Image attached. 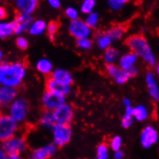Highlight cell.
Masks as SVG:
<instances>
[{"label": "cell", "instance_id": "6da1fadb", "mask_svg": "<svg viewBox=\"0 0 159 159\" xmlns=\"http://www.w3.org/2000/svg\"><path fill=\"white\" fill-rule=\"evenodd\" d=\"M27 66L22 61L0 64V86L17 89L26 75Z\"/></svg>", "mask_w": 159, "mask_h": 159}, {"label": "cell", "instance_id": "7a4b0ae2", "mask_svg": "<svg viewBox=\"0 0 159 159\" xmlns=\"http://www.w3.org/2000/svg\"><path fill=\"white\" fill-rule=\"evenodd\" d=\"M125 43L131 52L144 59L149 67H154L156 65V59L144 35L133 34L128 36L125 41Z\"/></svg>", "mask_w": 159, "mask_h": 159}, {"label": "cell", "instance_id": "3957f363", "mask_svg": "<svg viewBox=\"0 0 159 159\" xmlns=\"http://www.w3.org/2000/svg\"><path fill=\"white\" fill-rule=\"evenodd\" d=\"M29 103L23 98H17L13 103L8 107V115L12 117L16 123L20 124L25 120L29 113Z\"/></svg>", "mask_w": 159, "mask_h": 159}, {"label": "cell", "instance_id": "277c9868", "mask_svg": "<svg viewBox=\"0 0 159 159\" xmlns=\"http://www.w3.org/2000/svg\"><path fill=\"white\" fill-rule=\"evenodd\" d=\"M20 124L10 117L8 114L0 116V142L3 143L8 139L16 135Z\"/></svg>", "mask_w": 159, "mask_h": 159}, {"label": "cell", "instance_id": "5b68a950", "mask_svg": "<svg viewBox=\"0 0 159 159\" xmlns=\"http://www.w3.org/2000/svg\"><path fill=\"white\" fill-rule=\"evenodd\" d=\"M1 147L7 154H21L27 148V142L23 136L15 135L3 142Z\"/></svg>", "mask_w": 159, "mask_h": 159}, {"label": "cell", "instance_id": "8992f818", "mask_svg": "<svg viewBox=\"0 0 159 159\" xmlns=\"http://www.w3.org/2000/svg\"><path fill=\"white\" fill-rule=\"evenodd\" d=\"M65 101H66L65 96L49 91H45L42 98V104L44 111L54 112L55 110H57L58 108H60L62 105L66 103Z\"/></svg>", "mask_w": 159, "mask_h": 159}, {"label": "cell", "instance_id": "52a82bcc", "mask_svg": "<svg viewBox=\"0 0 159 159\" xmlns=\"http://www.w3.org/2000/svg\"><path fill=\"white\" fill-rule=\"evenodd\" d=\"M53 130V142L56 147H63L67 145L72 135V130L70 125L56 124L52 128Z\"/></svg>", "mask_w": 159, "mask_h": 159}, {"label": "cell", "instance_id": "ba28073f", "mask_svg": "<svg viewBox=\"0 0 159 159\" xmlns=\"http://www.w3.org/2000/svg\"><path fill=\"white\" fill-rule=\"evenodd\" d=\"M69 32L73 38H75L76 40H81L86 39L90 36L91 28L85 21L77 18L75 20H70L69 25Z\"/></svg>", "mask_w": 159, "mask_h": 159}, {"label": "cell", "instance_id": "9c48e42d", "mask_svg": "<svg viewBox=\"0 0 159 159\" xmlns=\"http://www.w3.org/2000/svg\"><path fill=\"white\" fill-rule=\"evenodd\" d=\"M56 123L61 125H70L73 119V110L70 104L65 103L53 112Z\"/></svg>", "mask_w": 159, "mask_h": 159}, {"label": "cell", "instance_id": "30bf717a", "mask_svg": "<svg viewBox=\"0 0 159 159\" xmlns=\"http://www.w3.org/2000/svg\"><path fill=\"white\" fill-rule=\"evenodd\" d=\"M15 22V35L20 36L25 31L29 30L31 24L33 23L32 15H22L17 14L14 20Z\"/></svg>", "mask_w": 159, "mask_h": 159}, {"label": "cell", "instance_id": "8fae6325", "mask_svg": "<svg viewBox=\"0 0 159 159\" xmlns=\"http://www.w3.org/2000/svg\"><path fill=\"white\" fill-rule=\"evenodd\" d=\"M17 96V89L6 86H0V106L9 107L18 98Z\"/></svg>", "mask_w": 159, "mask_h": 159}, {"label": "cell", "instance_id": "7c38bea8", "mask_svg": "<svg viewBox=\"0 0 159 159\" xmlns=\"http://www.w3.org/2000/svg\"><path fill=\"white\" fill-rule=\"evenodd\" d=\"M106 71L118 84H125L130 78L127 71L121 70L114 64H106Z\"/></svg>", "mask_w": 159, "mask_h": 159}, {"label": "cell", "instance_id": "4fadbf2b", "mask_svg": "<svg viewBox=\"0 0 159 159\" xmlns=\"http://www.w3.org/2000/svg\"><path fill=\"white\" fill-rule=\"evenodd\" d=\"M140 139H141L142 146L148 148L153 146L158 141V133L152 125H148L142 130Z\"/></svg>", "mask_w": 159, "mask_h": 159}, {"label": "cell", "instance_id": "5bb4252c", "mask_svg": "<svg viewBox=\"0 0 159 159\" xmlns=\"http://www.w3.org/2000/svg\"><path fill=\"white\" fill-rule=\"evenodd\" d=\"M39 2L37 0H16L15 6L17 10V14L32 15L38 8Z\"/></svg>", "mask_w": 159, "mask_h": 159}, {"label": "cell", "instance_id": "9a60e30c", "mask_svg": "<svg viewBox=\"0 0 159 159\" xmlns=\"http://www.w3.org/2000/svg\"><path fill=\"white\" fill-rule=\"evenodd\" d=\"M56 151V146L54 144L46 145L42 148L34 149L30 153L28 159H49Z\"/></svg>", "mask_w": 159, "mask_h": 159}, {"label": "cell", "instance_id": "2e32d148", "mask_svg": "<svg viewBox=\"0 0 159 159\" xmlns=\"http://www.w3.org/2000/svg\"><path fill=\"white\" fill-rule=\"evenodd\" d=\"M45 91L60 93V95L66 97L70 93V87L64 86L62 84L58 83L57 81H55L52 77L48 76L45 78Z\"/></svg>", "mask_w": 159, "mask_h": 159}, {"label": "cell", "instance_id": "e0dca14e", "mask_svg": "<svg viewBox=\"0 0 159 159\" xmlns=\"http://www.w3.org/2000/svg\"><path fill=\"white\" fill-rule=\"evenodd\" d=\"M50 77H52L55 81H57L58 83L62 84L64 86H69L70 87V85L73 83V78L71 76V74L68 71L62 69H57L54 71H52V73L49 75Z\"/></svg>", "mask_w": 159, "mask_h": 159}, {"label": "cell", "instance_id": "ac0fdd59", "mask_svg": "<svg viewBox=\"0 0 159 159\" xmlns=\"http://www.w3.org/2000/svg\"><path fill=\"white\" fill-rule=\"evenodd\" d=\"M146 82L147 86L148 89V93L151 97L153 99L159 100V88L157 86V83L155 80V77L153 75V73L151 71H148L146 74Z\"/></svg>", "mask_w": 159, "mask_h": 159}, {"label": "cell", "instance_id": "d6986e66", "mask_svg": "<svg viewBox=\"0 0 159 159\" xmlns=\"http://www.w3.org/2000/svg\"><path fill=\"white\" fill-rule=\"evenodd\" d=\"M137 61V55L133 52H129L123 55L120 59V68L124 70H128L134 67Z\"/></svg>", "mask_w": 159, "mask_h": 159}, {"label": "cell", "instance_id": "ffe728a7", "mask_svg": "<svg viewBox=\"0 0 159 159\" xmlns=\"http://www.w3.org/2000/svg\"><path fill=\"white\" fill-rule=\"evenodd\" d=\"M124 104L125 106V114L121 119V126L124 128H128L131 126L133 123V116H132V107L130 100L128 98L124 99Z\"/></svg>", "mask_w": 159, "mask_h": 159}, {"label": "cell", "instance_id": "44dd1931", "mask_svg": "<svg viewBox=\"0 0 159 159\" xmlns=\"http://www.w3.org/2000/svg\"><path fill=\"white\" fill-rule=\"evenodd\" d=\"M127 30V25L125 24H117V25H113L111 28L107 31H105V33L110 37L112 41L114 40H119L121 37L124 36V34L126 32Z\"/></svg>", "mask_w": 159, "mask_h": 159}, {"label": "cell", "instance_id": "7402d4cb", "mask_svg": "<svg viewBox=\"0 0 159 159\" xmlns=\"http://www.w3.org/2000/svg\"><path fill=\"white\" fill-rule=\"evenodd\" d=\"M36 69L39 72H41L42 74H43V75H45L46 77H48L52 73L53 66H52V63L48 59L42 58L37 62Z\"/></svg>", "mask_w": 159, "mask_h": 159}, {"label": "cell", "instance_id": "603a6c76", "mask_svg": "<svg viewBox=\"0 0 159 159\" xmlns=\"http://www.w3.org/2000/svg\"><path fill=\"white\" fill-rule=\"evenodd\" d=\"M15 34V22L13 21H0V39H6Z\"/></svg>", "mask_w": 159, "mask_h": 159}, {"label": "cell", "instance_id": "cb8c5ba5", "mask_svg": "<svg viewBox=\"0 0 159 159\" xmlns=\"http://www.w3.org/2000/svg\"><path fill=\"white\" fill-rule=\"evenodd\" d=\"M40 124L43 127L53 128L55 126V125L57 124V123H56V120H55L53 112L44 111L43 113V115L41 116V118H40Z\"/></svg>", "mask_w": 159, "mask_h": 159}, {"label": "cell", "instance_id": "d4e9b609", "mask_svg": "<svg viewBox=\"0 0 159 159\" xmlns=\"http://www.w3.org/2000/svg\"><path fill=\"white\" fill-rule=\"evenodd\" d=\"M46 27H48V24L45 23L44 20H37L33 21L28 32H29V34L32 36H38V35L43 34L46 30Z\"/></svg>", "mask_w": 159, "mask_h": 159}, {"label": "cell", "instance_id": "484cf974", "mask_svg": "<svg viewBox=\"0 0 159 159\" xmlns=\"http://www.w3.org/2000/svg\"><path fill=\"white\" fill-rule=\"evenodd\" d=\"M95 41L98 44V46L102 49H107L110 48L111 44V38L105 32H98L95 34Z\"/></svg>", "mask_w": 159, "mask_h": 159}, {"label": "cell", "instance_id": "4316f807", "mask_svg": "<svg viewBox=\"0 0 159 159\" xmlns=\"http://www.w3.org/2000/svg\"><path fill=\"white\" fill-rule=\"evenodd\" d=\"M132 116L139 121H143L148 118V111L145 106L138 105L132 108Z\"/></svg>", "mask_w": 159, "mask_h": 159}, {"label": "cell", "instance_id": "83f0119b", "mask_svg": "<svg viewBox=\"0 0 159 159\" xmlns=\"http://www.w3.org/2000/svg\"><path fill=\"white\" fill-rule=\"evenodd\" d=\"M120 56V52L117 48H109L105 50L104 53V60L106 64H113Z\"/></svg>", "mask_w": 159, "mask_h": 159}, {"label": "cell", "instance_id": "f1b7e54d", "mask_svg": "<svg viewBox=\"0 0 159 159\" xmlns=\"http://www.w3.org/2000/svg\"><path fill=\"white\" fill-rule=\"evenodd\" d=\"M59 27H60V22L58 20H51L48 24V27H46V32H48V35L49 39L51 41H54L55 35L58 32Z\"/></svg>", "mask_w": 159, "mask_h": 159}, {"label": "cell", "instance_id": "f546056e", "mask_svg": "<svg viewBox=\"0 0 159 159\" xmlns=\"http://www.w3.org/2000/svg\"><path fill=\"white\" fill-rule=\"evenodd\" d=\"M97 159H107L108 158V146L107 143H101L97 148Z\"/></svg>", "mask_w": 159, "mask_h": 159}, {"label": "cell", "instance_id": "4dcf8cb0", "mask_svg": "<svg viewBox=\"0 0 159 159\" xmlns=\"http://www.w3.org/2000/svg\"><path fill=\"white\" fill-rule=\"evenodd\" d=\"M87 25L90 28H95L98 22V14L95 13V12H92L91 14H89V16L86 18V21Z\"/></svg>", "mask_w": 159, "mask_h": 159}, {"label": "cell", "instance_id": "1f68e13d", "mask_svg": "<svg viewBox=\"0 0 159 159\" xmlns=\"http://www.w3.org/2000/svg\"><path fill=\"white\" fill-rule=\"evenodd\" d=\"M96 5V2L93 0H85L81 6V12L84 14H91L93 7Z\"/></svg>", "mask_w": 159, "mask_h": 159}, {"label": "cell", "instance_id": "d6a6232c", "mask_svg": "<svg viewBox=\"0 0 159 159\" xmlns=\"http://www.w3.org/2000/svg\"><path fill=\"white\" fill-rule=\"evenodd\" d=\"M16 45L17 46L20 50H25L29 46V42L23 36H18L16 39Z\"/></svg>", "mask_w": 159, "mask_h": 159}, {"label": "cell", "instance_id": "836d02e7", "mask_svg": "<svg viewBox=\"0 0 159 159\" xmlns=\"http://www.w3.org/2000/svg\"><path fill=\"white\" fill-rule=\"evenodd\" d=\"M76 45L78 48H82V49H91L93 46V41H91L90 39L86 38V39H81V40H77L76 41Z\"/></svg>", "mask_w": 159, "mask_h": 159}, {"label": "cell", "instance_id": "e575fe53", "mask_svg": "<svg viewBox=\"0 0 159 159\" xmlns=\"http://www.w3.org/2000/svg\"><path fill=\"white\" fill-rule=\"evenodd\" d=\"M121 138L120 136H115L114 138L111 139L110 141V147L111 148L113 149V151L116 152H119L120 148H121Z\"/></svg>", "mask_w": 159, "mask_h": 159}, {"label": "cell", "instance_id": "d590c367", "mask_svg": "<svg viewBox=\"0 0 159 159\" xmlns=\"http://www.w3.org/2000/svg\"><path fill=\"white\" fill-rule=\"evenodd\" d=\"M125 3V0H110V1H108L110 8L114 9V10H119V9L123 8Z\"/></svg>", "mask_w": 159, "mask_h": 159}, {"label": "cell", "instance_id": "8d00e7d4", "mask_svg": "<svg viewBox=\"0 0 159 159\" xmlns=\"http://www.w3.org/2000/svg\"><path fill=\"white\" fill-rule=\"evenodd\" d=\"M65 14H66V16L71 20H77V18H78L77 11L74 8H72V7L67 8L66 10H65Z\"/></svg>", "mask_w": 159, "mask_h": 159}, {"label": "cell", "instance_id": "74e56055", "mask_svg": "<svg viewBox=\"0 0 159 159\" xmlns=\"http://www.w3.org/2000/svg\"><path fill=\"white\" fill-rule=\"evenodd\" d=\"M8 16V11L5 6L0 5V21H3Z\"/></svg>", "mask_w": 159, "mask_h": 159}, {"label": "cell", "instance_id": "f35d334b", "mask_svg": "<svg viewBox=\"0 0 159 159\" xmlns=\"http://www.w3.org/2000/svg\"><path fill=\"white\" fill-rule=\"evenodd\" d=\"M48 4L52 7V8H55V9H58L61 7V2L59 0H49L48 1Z\"/></svg>", "mask_w": 159, "mask_h": 159}, {"label": "cell", "instance_id": "ab89813d", "mask_svg": "<svg viewBox=\"0 0 159 159\" xmlns=\"http://www.w3.org/2000/svg\"><path fill=\"white\" fill-rule=\"evenodd\" d=\"M126 71H127V73L129 74V76H130V77H134V76H136V75H137V73H138V70H137L135 67L131 68V69L128 70H126Z\"/></svg>", "mask_w": 159, "mask_h": 159}, {"label": "cell", "instance_id": "60d3db41", "mask_svg": "<svg viewBox=\"0 0 159 159\" xmlns=\"http://www.w3.org/2000/svg\"><path fill=\"white\" fill-rule=\"evenodd\" d=\"M7 159H23L20 154H8Z\"/></svg>", "mask_w": 159, "mask_h": 159}, {"label": "cell", "instance_id": "b9f144b4", "mask_svg": "<svg viewBox=\"0 0 159 159\" xmlns=\"http://www.w3.org/2000/svg\"><path fill=\"white\" fill-rule=\"evenodd\" d=\"M7 153L5 152V151L3 149V148L0 146V159H7Z\"/></svg>", "mask_w": 159, "mask_h": 159}, {"label": "cell", "instance_id": "7bdbcfd3", "mask_svg": "<svg viewBox=\"0 0 159 159\" xmlns=\"http://www.w3.org/2000/svg\"><path fill=\"white\" fill-rule=\"evenodd\" d=\"M114 157H115V159H123V157H124V152H121V151L116 152L114 153Z\"/></svg>", "mask_w": 159, "mask_h": 159}, {"label": "cell", "instance_id": "ee69618b", "mask_svg": "<svg viewBox=\"0 0 159 159\" xmlns=\"http://www.w3.org/2000/svg\"><path fill=\"white\" fill-rule=\"evenodd\" d=\"M3 56H4V55H3V52H2L1 49H0V64H2V63H3V62H2V61H3Z\"/></svg>", "mask_w": 159, "mask_h": 159}, {"label": "cell", "instance_id": "f6af8a7d", "mask_svg": "<svg viewBox=\"0 0 159 159\" xmlns=\"http://www.w3.org/2000/svg\"><path fill=\"white\" fill-rule=\"evenodd\" d=\"M156 72H157V74H158V76H159V65L156 67Z\"/></svg>", "mask_w": 159, "mask_h": 159}, {"label": "cell", "instance_id": "bcb514c9", "mask_svg": "<svg viewBox=\"0 0 159 159\" xmlns=\"http://www.w3.org/2000/svg\"><path fill=\"white\" fill-rule=\"evenodd\" d=\"M1 115H2V107L0 106V116H1Z\"/></svg>", "mask_w": 159, "mask_h": 159}]
</instances>
